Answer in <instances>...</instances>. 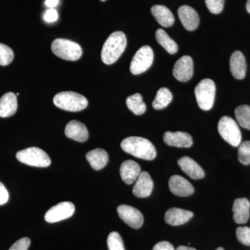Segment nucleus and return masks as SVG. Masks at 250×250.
Segmentation results:
<instances>
[{
  "mask_svg": "<svg viewBox=\"0 0 250 250\" xmlns=\"http://www.w3.org/2000/svg\"><path fill=\"white\" fill-rule=\"evenodd\" d=\"M176 250H196L195 248H190V247L187 246H179Z\"/></svg>",
  "mask_w": 250,
  "mask_h": 250,
  "instance_id": "39",
  "label": "nucleus"
},
{
  "mask_svg": "<svg viewBox=\"0 0 250 250\" xmlns=\"http://www.w3.org/2000/svg\"><path fill=\"white\" fill-rule=\"evenodd\" d=\"M151 12L157 22L164 27H170L174 24L173 14L168 8L163 5H154L151 9Z\"/></svg>",
  "mask_w": 250,
  "mask_h": 250,
  "instance_id": "23",
  "label": "nucleus"
},
{
  "mask_svg": "<svg viewBox=\"0 0 250 250\" xmlns=\"http://www.w3.org/2000/svg\"><path fill=\"white\" fill-rule=\"evenodd\" d=\"M59 0H46L45 4L49 9H54L58 5Z\"/></svg>",
  "mask_w": 250,
  "mask_h": 250,
  "instance_id": "38",
  "label": "nucleus"
},
{
  "mask_svg": "<svg viewBox=\"0 0 250 250\" xmlns=\"http://www.w3.org/2000/svg\"><path fill=\"white\" fill-rule=\"evenodd\" d=\"M51 49L57 57L64 60L75 62L82 56V47L77 42L67 39H56L52 42Z\"/></svg>",
  "mask_w": 250,
  "mask_h": 250,
  "instance_id": "4",
  "label": "nucleus"
},
{
  "mask_svg": "<svg viewBox=\"0 0 250 250\" xmlns=\"http://www.w3.org/2000/svg\"><path fill=\"white\" fill-rule=\"evenodd\" d=\"M164 142L172 147L188 148L193 144L192 136L187 132L167 131L164 136Z\"/></svg>",
  "mask_w": 250,
  "mask_h": 250,
  "instance_id": "15",
  "label": "nucleus"
},
{
  "mask_svg": "<svg viewBox=\"0 0 250 250\" xmlns=\"http://www.w3.org/2000/svg\"><path fill=\"white\" fill-rule=\"evenodd\" d=\"M107 246L108 250H125L121 235L116 231H113L108 235Z\"/></svg>",
  "mask_w": 250,
  "mask_h": 250,
  "instance_id": "29",
  "label": "nucleus"
},
{
  "mask_svg": "<svg viewBox=\"0 0 250 250\" xmlns=\"http://www.w3.org/2000/svg\"><path fill=\"white\" fill-rule=\"evenodd\" d=\"M173 75L179 82H187L193 75V62L189 56H184L176 62L173 68Z\"/></svg>",
  "mask_w": 250,
  "mask_h": 250,
  "instance_id": "11",
  "label": "nucleus"
},
{
  "mask_svg": "<svg viewBox=\"0 0 250 250\" xmlns=\"http://www.w3.org/2000/svg\"><path fill=\"white\" fill-rule=\"evenodd\" d=\"M154 182L147 172H142L140 174L139 178L135 182L133 188V193L135 196L139 198L149 197L152 193Z\"/></svg>",
  "mask_w": 250,
  "mask_h": 250,
  "instance_id": "14",
  "label": "nucleus"
},
{
  "mask_svg": "<svg viewBox=\"0 0 250 250\" xmlns=\"http://www.w3.org/2000/svg\"><path fill=\"white\" fill-rule=\"evenodd\" d=\"M153 250H175L173 246L167 241H162L158 243L154 246Z\"/></svg>",
  "mask_w": 250,
  "mask_h": 250,
  "instance_id": "37",
  "label": "nucleus"
},
{
  "mask_svg": "<svg viewBox=\"0 0 250 250\" xmlns=\"http://www.w3.org/2000/svg\"><path fill=\"white\" fill-rule=\"evenodd\" d=\"M237 121L242 127L250 130V106L241 105L235 110Z\"/></svg>",
  "mask_w": 250,
  "mask_h": 250,
  "instance_id": "28",
  "label": "nucleus"
},
{
  "mask_svg": "<svg viewBox=\"0 0 250 250\" xmlns=\"http://www.w3.org/2000/svg\"><path fill=\"white\" fill-rule=\"evenodd\" d=\"M238 160L243 165L250 164V141H245L241 143L238 152Z\"/></svg>",
  "mask_w": 250,
  "mask_h": 250,
  "instance_id": "31",
  "label": "nucleus"
},
{
  "mask_svg": "<svg viewBox=\"0 0 250 250\" xmlns=\"http://www.w3.org/2000/svg\"><path fill=\"white\" fill-rule=\"evenodd\" d=\"M193 213L190 210L179 208H171L166 211L165 221L172 226L184 225L193 217Z\"/></svg>",
  "mask_w": 250,
  "mask_h": 250,
  "instance_id": "18",
  "label": "nucleus"
},
{
  "mask_svg": "<svg viewBox=\"0 0 250 250\" xmlns=\"http://www.w3.org/2000/svg\"><path fill=\"white\" fill-rule=\"evenodd\" d=\"M219 134L226 142L233 147L241 145L242 136L239 126L232 118L224 116L219 121L218 125Z\"/></svg>",
  "mask_w": 250,
  "mask_h": 250,
  "instance_id": "7",
  "label": "nucleus"
},
{
  "mask_svg": "<svg viewBox=\"0 0 250 250\" xmlns=\"http://www.w3.org/2000/svg\"><path fill=\"white\" fill-rule=\"evenodd\" d=\"M14 53L9 46L0 43V65L6 66L13 62Z\"/></svg>",
  "mask_w": 250,
  "mask_h": 250,
  "instance_id": "30",
  "label": "nucleus"
},
{
  "mask_svg": "<svg viewBox=\"0 0 250 250\" xmlns=\"http://www.w3.org/2000/svg\"><path fill=\"white\" fill-rule=\"evenodd\" d=\"M125 152L144 160L152 161L156 156V148L149 140L138 136L126 138L121 143Z\"/></svg>",
  "mask_w": 250,
  "mask_h": 250,
  "instance_id": "1",
  "label": "nucleus"
},
{
  "mask_svg": "<svg viewBox=\"0 0 250 250\" xmlns=\"http://www.w3.org/2000/svg\"><path fill=\"white\" fill-rule=\"evenodd\" d=\"M172 98L173 96L168 88H161L158 90L155 98L153 101V108L156 110L164 109L168 106L169 104L172 102Z\"/></svg>",
  "mask_w": 250,
  "mask_h": 250,
  "instance_id": "26",
  "label": "nucleus"
},
{
  "mask_svg": "<svg viewBox=\"0 0 250 250\" xmlns=\"http://www.w3.org/2000/svg\"><path fill=\"white\" fill-rule=\"evenodd\" d=\"M87 160L94 170H100L106 166L108 161V153L103 149L98 148L86 154Z\"/></svg>",
  "mask_w": 250,
  "mask_h": 250,
  "instance_id": "24",
  "label": "nucleus"
},
{
  "mask_svg": "<svg viewBox=\"0 0 250 250\" xmlns=\"http://www.w3.org/2000/svg\"><path fill=\"white\" fill-rule=\"evenodd\" d=\"M16 158L20 162L34 167H46L51 164L48 154L39 147H31L19 151Z\"/></svg>",
  "mask_w": 250,
  "mask_h": 250,
  "instance_id": "6",
  "label": "nucleus"
},
{
  "mask_svg": "<svg viewBox=\"0 0 250 250\" xmlns=\"http://www.w3.org/2000/svg\"><path fill=\"white\" fill-rule=\"evenodd\" d=\"M236 236L238 241L245 246H250V228L243 227L236 229Z\"/></svg>",
  "mask_w": 250,
  "mask_h": 250,
  "instance_id": "32",
  "label": "nucleus"
},
{
  "mask_svg": "<svg viewBox=\"0 0 250 250\" xmlns=\"http://www.w3.org/2000/svg\"><path fill=\"white\" fill-rule=\"evenodd\" d=\"M169 188L174 195L179 197L190 196L195 191L192 184L187 179L179 175H173L170 177Z\"/></svg>",
  "mask_w": 250,
  "mask_h": 250,
  "instance_id": "12",
  "label": "nucleus"
},
{
  "mask_svg": "<svg viewBox=\"0 0 250 250\" xmlns=\"http://www.w3.org/2000/svg\"><path fill=\"white\" fill-rule=\"evenodd\" d=\"M154 52L149 46L140 48L135 54L130 65V71L133 75H140L147 70L152 65Z\"/></svg>",
  "mask_w": 250,
  "mask_h": 250,
  "instance_id": "8",
  "label": "nucleus"
},
{
  "mask_svg": "<svg viewBox=\"0 0 250 250\" xmlns=\"http://www.w3.org/2000/svg\"><path fill=\"white\" fill-rule=\"evenodd\" d=\"M205 2L210 13L218 14L223 10L225 0H205Z\"/></svg>",
  "mask_w": 250,
  "mask_h": 250,
  "instance_id": "33",
  "label": "nucleus"
},
{
  "mask_svg": "<svg viewBox=\"0 0 250 250\" xmlns=\"http://www.w3.org/2000/svg\"><path fill=\"white\" fill-rule=\"evenodd\" d=\"M250 202L247 198L236 199L233 202V220L237 224H245L250 218Z\"/></svg>",
  "mask_w": 250,
  "mask_h": 250,
  "instance_id": "21",
  "label": "nucleus"
},
{
  "mask_svg": "<svg viewBox=\"0 0 250 250\" xmlns=\"http://www.w3.org/2000/svg\"><path fill=\"white\" fill-rule=\"evenodd\" d=\"M121 178L126 184H134L141 174V167L137 163L132 160L125 161L121 164Z\"/></svg>",
  "mask_w": 250,
  "mask_h": 250,
  "instance_id": "19",
  "label": "nucleus"
},
{
  "mask_svg": "<svg viewBox=\"0 0 250 250\" xmlns=\"http://www.w3.org/2000/svg\"><path fill=\"white\" fill-rule=\"evenodd\" d=\"M246 61L240 51L233 52L230 58V70L233 77L237 80H243L246 75Z\"/></svg>",
  "mask_w": 250,
  "mask_h": 250,
  "instance_id": "20",
  "label": "nucleus"
},
{
  "mask_svg": "<svg viewBox=\"0 0 250 250\" xmlns=\"http://www.w3.org/2000/svg\"><path fill=\"white\" fill-rule=\"evenodd\" d=\"M65 134L69 139L83 143L88 139V131L86 126L80 121L69 122L65 126Z\"/></svg>",
  "mask_w": 250,
  "mask_h": 250,
  "instance_id": "17",
  "label": "nucleus"
},
{
  "mask_svg": "<svg viewBox=\"0 0 250 250\" xmlns=\"http://www.w3.org/2000/svg\"><path fill=\"white\" fill-rule=\"evenodd\" d=\"M54 105L67 111L78 112L88 106V100L80 93L72 91L57 94L53 100Z\"/></svg>",
  "mask_w": 250,
  "mask_h": 250,
  "instance_id": "3",
  "label": "nucleus"
},
{
  "mask_svg": "<svg viewBox=\"0 0 250 250\" xmlns=\"http://www.w3.org/2000/svg\"><path fill=\"white\" fill-rule=\"evenodd\" d=\"M126 103L130 111L137 116L143 115L146 111V104L143 102V97L141 94L136 93L128 97Z\"/></svg>",
  "mask_w": 250,
  "mask_h": 250,
  "instance_id": "27",
  "label": "nucleus"
},
{
  "mask_svg": "<svg viewBox=\"0 0 250 250\" xmlns=\"http://www.w3.org/2000/svg\"><path fill=\"white\" fill-rule=\"evenodd\" d=\"M17 95L14 93L4 94L0 98V117L8 118L14 116L17 111Z\"/></svg>",
  "mask_w": 250,
  "mask_h": 250,
  "instance_id": "22",
  "label": "nucleus"
},
{
  "mask_svg": "<svg viewBox=\"0 0 250 250\" xmlns=\"http://www.w3.org/2000/svg\"><path fill=\"white\" fill-rule=\"evenodd\" d=\"M246 9L248 12L250 14V0H248V1H247Z\"/></svg>",
  "mask_w": 250,
  "mask_h": 250,
  "instance_id": "40",
  "label": "nucleus"
},
{
  "mask_svg": "<svg viewBox=\"0 0 250 250\" xmlns=\"http://www.w3.org/2000/svg\"><path fill=\"white\" fill-rule=\"evenodd\" d=\"M178 165L182 171L192 179H200L204 178L205 172L201 166L188 156H184L179 159Z\"/></svg>",
  "mask_w": 250,
  "mask_h": 250,
  "instance_id": "16",
  "label": "nucleus"
},
{
  "mask_svg": "<svg viewBox=\"0 0 250 250\" xmlns=\"http://www.w3.org/2000/svg\"><path fill=\"white\" fill-rule=\"evenodd\" d=\"M30 244V239L25 237L16 241L9 250H27Z\"/></svg>",
  "mask_w": 250,
  "mask_h": 250,
  "instance_id": "34",
  "label": "nucleus"
},
{
  "mask_svg": "<svg viewBox=\"0 0 250 250\" xmlns=\"http://www.w3.org/2000/svg\"><path fill=\"white\" fill-rule=\"evenodd\" d=\"M122 220L131 228L139 229L143 226L144 218L140 210L128 205H121L117 208Z\"/></svg>",
  "mask_w": 250,
  "mask_h": 250,
  "instance_id": "10",
  "label": "nucleus"
},
{
  "mask_svg": "<svg viewBox=\"0 0 250 250\" xmlns=\"http://www.w3.org/2000/svg\"><path fill=\"white\" fill-rule=\"evenodd\" d=\"M58 17V13L55 9H49L44 14L43 19L46 22L52 23L57 21Z\"/></svg>",
  "mask_w": 250,
  "mask_h": 250,
  "instance_id": "35",
  "label": "nucleus"
},
{
  "mask_svg": "<svg viewBox=\"0 0 250 250\" xmlns=\"http://www.w3.org/2000/svg\"><path fill=\"white\" fill-rule=\"evenodd\" d=\"M156 39L157 42L164 49L170 54H174L177 53L178 51V45L176 43L175 41L172 40V39L167 35L164 29H159L156 31Z\"/></svg>",
  "mask_w": 250,
  "mask_h": 250,
  "instance_id": "25",
  "label": "nucleus"
},
{
  "mask_svg": "<svg viewBox=\"0 0 250 250\" xmlns=\"http://www.w3.org/2000/svg\"><path fill=\"white\" fill-rule=\"evenodd\" d=\"M215 84L213 80H202L195 88V95L199 107L208 111L213 107L215 97Z\"/></svg>",
  "mask_w": 250,
  "mask_h": 250,
  "instance_id": "5",
  "label": "nucleus"
},
{
  "mask_svg": "<svg viewBox=\"0 0 250 250\" xmlns=\"http://www.w3.org/2000/svg\"><path fill=\"white\" fill-rule=\"evenodd\" d=\"M102 1H106V0H101Z\"/></svg>",
  "mask_w": 250,
  "mask_h": 250,
  "instance_id": "42",
  "label": "nucleus"
},
{
  "mask_svg": "<svg viewBox=\"0 0 250 250\" xmlns=\"http://www.w3.org/2000/svg\"><path fill=\"white\" fill-rule=\"evenodd\" d=\"M126 38L122 31H115L104 44L101 57L103 62L111 65L120 58L126 47Z\"/></svg>",
  "mask_w": 250,
  "mask_h": 250,
  "instance_id": "2",
  "label": "nucleus"
},
{
  "mask_svg": "<svg viewBox=\"0 0 250 250\" xmlns=\"http://www.w3.org/2000/svg\"><path fill=\"white\" fill-rule=\"evenodd\" d=\"M75 207L70 202H62L54 206L45 215L47 223H54L70 218L75 213Z\"/></svg>",
  "mask_w": 250,
  "mask_h": 250,
  "instance_id": "9",
  "label": "nucleus"
},
{
  "mask_svg": "<svg viewBox=\"0 0 250 250\" xmlns=\"http://www.w3.org/2000/svg\"><path fill=\"white\" fill-rule=\"evenodd\" d=\"M9 198V192L4 184L0 182V205H5Z\"/></svg>",
  "mask_w": 250,
  "mask_h": 250,
  "instance_id": "36",
  "label": "nucleus"
},
{
  "mask_svg": "<svg viewBox=\"0 0 250 250\" xmlns=\"http://www.w3.org/2000/svg\"><path fill=\"white\" fill-rule=\"evenodd\" d=\"M216 250H225L223 248H218Z\"/></svg>",
  "mask_w": 250,
  "mask_h": 250,
  "instance_id": "41",
  "label": "nucleus"
},
{
  "mask_svg": "<svg viewBox=\"0 0 250 250\" xmlns=\"http://www.w3.org/2000/svg\"><path fill=\"white\" fill-rule=\"evenodd\" d=\"M179 19L188 31H194L200 24V17L195 9L190 6L184 5L178 9Z\"/></svg>",
  "mask_w": 250,
  "mask_h": 250,
  "instance_id": "13",
  "label": "nucleus"
}]
</instances>
